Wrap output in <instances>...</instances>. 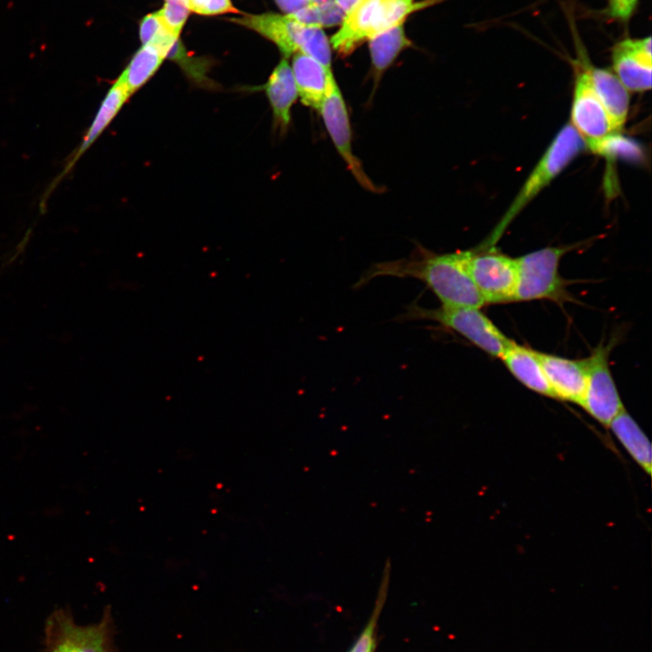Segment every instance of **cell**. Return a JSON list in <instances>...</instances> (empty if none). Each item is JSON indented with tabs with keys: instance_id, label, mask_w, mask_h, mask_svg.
<instances>
[{
	"instance_id": "obj_1",
	"label": "cell",
	"mask_w": 652,
	"mask_h": 652,
	"mask_svg": "<svg viewBox=\"0 0 652 652\" xmlns=\"http://www.w3.org/2000/svg\"><path fill=\"white\" fill-rule=\"evenodd\" d=\"M469 254L470 250L421 253L409 259L376 264L358 283L384 275L413 277L425 283L443 306L481 308L485 302L468 271Z\"/></svg>"
},
{
	"instance_id": "obj_2",
	"label": "cell",
	"mask_w": 652,
	"mask_h": 652,
	"mask_svg": "<svg viewBox=\"0 0 652 652\" xmlns=\"http://www.w3.org/2000/svg\"><path fill=\"white\" fill-rule=\"evenodd\" d=\"M442 0H363L345 15L340 28L331 39L334 51L341 56L350 54L363 42L405 22L407 17Z\"/></svg>"
},
{
	"instance_id": "obj_3",
	"label": "cell",
	"mask_w": 652,
	"mask_h": 652,
	"mask_svg": "<svg viewBox=\"0 0 652 652\" xmlns=\"http://www.w3.org/2000/svg\"><path fill=\"white\" fill-rule=\"evenodd\" d=\"M577 131L568 123L557 133L517 193L484 247H492L523 208L585 149Z\"/></svg>"
},
{
	"instance_id": "obj_4",
	"label": "cell",
	"mask_w": 652,
	"mask_h": 652,
	"mask_svg": "<svg viewBox=\"0 0 652 652\" xmlns=\"http://www.w3.org/2000/svg\"><path fill=\"white\" fill-rule=\"evenodd\" d=\"M110 608L98 622L78 624L67 609H57L44 624L43 652H117Z\"/></svg>"
},
{
	"instance_id": "obj_5",
	"label": "cell",
	"mask_w": 652,
	"mask_h": 652,
	"mask_svg": "<svg viewBox=\"0 0 652 652\" xmlns=\"http://www.w3.org/2000/svg\"><path fill=\"white\" fill-rule=\"evenodd\" d=\"M590 63L579 45L578 57L574 62V87L569 123L582 139L585 147L598 152L602 143L617 132L593 88Z\"/></svg>"
},
{
	"instance_id": "obj_6",
	"label": "cell",
	"mask_w": 652,
	"mask_h": 652,
	"mask_svg": "<svg viewBox=\"0 0 652 652\" xmlns=\"http://www.w3.org/2000/svg\"><path fill=\"white\" fill-rule=\"evenodd\" d=\"M405 318L434 321L463 336L475 346L494 358H501L512 343L494 322L473 307L440 306L435 309L411 306Z\"/></svg>"
},
{
	"instance_id": "obj_7",
	"label": "cell",
	"mask_w": 652,
	"mask_h": 652,
	"mask_svg": "<svg viewBox=\"0 0 652 652\" xmlns=\"http://www.w3.org/2000/svg\"><path fill=\"white\" fill-rule=\"evenodd\" d=\"M570 246H548L516 259L517 285L514 302L549 299L564 300L565 283L559 273L562 256Z\"/></svg>"
},
{
	"instance_id": "obj_8",
	"label": "cell",
	"mask_w": 652,
	"mask_h": 652,
	"mask_svg": "<svg viewBox=\"0 0 652 652\" xmlns=\"http://www.w3.org/2000/svg\"><path fill=\"white\" fill-rule=\"evenodd\" d=\"M470 275L485 304L514 302L517 285L516 259L492 247L470 250Z\"/></svg>"
},
{
	"instance_id": "obj_9",
	"label": "cell",
	"mask_w": 652,
	"mask_h": 652,
	"mask_svg": "<svg viewBox=\"0 0 652 652\" xmlns=\"http://www.w3.org/2000/svg\"><path fill=\"white\" fill-rule=\"evenodd\" d=\"M609 345L600 344L586 359L587 382L580 404L587 413L604 426H609L624 409L609 369Z\"/></svg>"
},
{
	"instance_id": "obj_10",
	"label": "cell",
	"mask_w": 652,
	"mask_h": 652,
	"mask_svg": "<svg viewBox=\"0 0 652 652\" xmlns=\"http://www.w3.org/2000/svg\"><path fill=\"white\" fill-rule=\"evenodd\" d=\"M319 111L336 149L356 180L364 188L379 192V188L368 177L360 161L353 154L348 109L337 82L331 87Z\"/></svg>"
},
{
	"instance_id": "obj_11",
	"label": "cell",
	"mask_w": 652,
	"mask_h": 652,
	"mask_svg": "<svg viewBox=\"0 0 652 652\" xmlns=\"http://www.w3.org/2000/svg\"><path fill=\"white\" fill-rule=\"evenodd\" d=\"M125 83L118 77L104 95L81 142L68 158L62 171L51 182L40 201V210H45L47 200L61 181L72 170L82 155L108 128L130 97Z\"/></svg>"
},
{
	"instance_id": "obj_12",
	"label": "cell",
	"mask_w": 652,
	"mask_h": 652,
	"mask_svg": "<svg viewBox=\"0 0 652 652\" xmlns=\"http://www.w3.org/2000/svg\"><path fill=\"white\" fill-rule=\"evenodd\" d=\"M612 72L630 92L651 88V37L626 38L617 43L611 53Z\"/></svg>"
},
{
	"instance_id": "obj_13",
	"label": "cell",
	"mask_w": 652,
	"mask_h": 652,
	"mask_svg": "<svg viewBox=\"0 0 652 652\" xmlns=\"http://www.w3.org/2000/svg\"><path fill=\"white\" fill-rule=\"evenodd\" d=\"M232 21L272 41L285 58L297 53H303L316 29L299 24L289 14L273 13L244 15Z\"/></svg>"
},
{
	"instance_id": "obj_14",
	"label": "cell",
	"mask_w": 652,
	"mask_h": 652,
	"mask_svg": "<svg viewBox=\"0 0 652 652\" xmlns=\"http://www.w3.org/2000/svg\"><path fill=\"white\" fill-rule=\"evenodd\" d=\"M553 398L580 406L587 382L585 360H570L538 351Z\"/></svg>"
},
{
	"instance_id": "obj_15",
	"label": "cell",
	"mask_w": 652,
	"mask_h": 652,
	"mask_svg": "<svg viewBox=\"0 0 652 652\" xmlns=\"http://www.w3.org/2000/svg\"><path fill=\"white\" fill-rule=\"evenodd\" d=\"M291 68L298 97L304 105L319 110L336 82L332 71L302 53L293 54Z\"/></svg>"
},
{
	"instance_id": "obj_16",
	"label": "cell",
	"mask_w": 652,
	"mask_h": 652,
	"mask_svg": "<svg viewBox=\"0 0 652 652\" xmlns=\"http://www.w3.org/2000/svg\"><path fill=\"white\" fill-rule=\"evenodd\" d=\"M273 112V126L284 133L291 123L292 108L298 98L291 65L283 57L262 86Z\"/></svg>"
},
{
	"instance_id": "obj_17",
	"label": "cell",
	"mask_w": 652,
	"mask_h": 652,
	"mask_svg": "<svg viewBox=\"0 0 652 652\" xmlns=\"http://www.w3.org/2000/svg\"><path fill=\"white\" fill-rule=\"evenodd\" d=\"M589 70L593 88L609 115L614 130L618 132L628 119L629 91L611 70L599 68L591 63Z\"/></svg>"
},
{
	"instance_id": "obj_18",
	"label": "cell",
	"mask_w": 652,
	"mask_h": 652,
	"mask_svg": "<svg viewBox=\"0 0 652 652\" xmlns=\"http://www.w3.org/2000/svg\"><path fill=\"white\" fill-rule=\"evenodd\" d=\"M500 359L523 386L538 394L553 398L538 351L512 341Z\"/></svg>"
},
{
	"instance_id": "obj_19",
	"label": "cell",
	"mask_w": 652,
	"mask_h": 652,
	"mask_svg": "<svg viewBox=\"0 0 652 652\" xmlns=\"http://www.w3.org/2000/svg\"><path fill=\"white\" fill-rule=\"evenodd\" d=\"M404 24L401 22L369 40L375 88L400 53L412 44L406 35Z\"/></svg>"
},
{
	"instance_id": "obj_20",
	"label": "cell",
	"mask_w": 652,
	"mask_h": 652,
	"mask_svg": "<svg viewBox=\"0 0 652 652\" xmlns=\"http://www.w3.org/2000/svg\"><path fill=\"white\" fill-rule=\"evenodd\" d=\"M609 427L630 456L649 475L651 445L633 417L624 408Z\"/></svg>"
},
{
	"instance_id": "obj_21",
	"label": "cell",
	"mask_w": 652,
	"mask_h": 652,
	"mask_svg": "<svg viewBox=\"0 0 652 652\" xmlns=\"http://www.w3.org/2000/svg\"><path fill=\"white\" fill-rule=\"evenodd\" d=\"M165 56L151 45H142L132 56L120 78L130 95L144 86L160 67Z\"/></svg>"
},
{
	"instance_id": "obj_22",
	"label": "cell",
	"mask_w": 652,
	"mask_h": 652,
	"mask_svg": "<svg viewBox=\"0 0 652 652\" xmlns=\"http://www.w3.org/2000/svg\"><path fill=\"white\" fill-rule=\"evenodd\" d=\"M288 14L299 24L320 28L341 24L346 15L334 1L320 4L311 3Z\"/></svg>"
},
{
	"instance_id": "obj_23",
	"label": "cell",
	"mask_w": 652,
	"mask_h": 652,
	"mask_svg": "<svg viewBox=\"0 0 652 652\" xmlns=\"http://www.w3.org/2000/svg\"><path fill=\"white\" fill-rule=\"evenodd\" d=\"M139 37L142 45L155 47L165 58L178 40L166 29L158 12L149 14L141 20Z\"/></svg>"
},
{
	"instance_id": "obj_24",
	"label": "cell",
	"mask_w": 652,
	"mask_h": 652,
	"mask_svg": "<svg viewBox=\"0 0 652 652\" xmlns=\"http://www.w3.org/2000/svg\"><path fill=\"white\" fill-rule=\"evenodd\" d=\"M388 578L382 581L372 613L349 652H374L377 646V627L385 604Z\"/></svg>"
},
{
	"instance_id": "obj_25",
	"label": "cell",
	"mask_w": 652,
	"mask_h": 652,
	"mask_svg": "<svg viewBox=\"0 0 652 652\" xmlns=\"http://www.w3.org/2000/svg\"><path fill=\"white\" fill-rule=\"evenodd\" d=\"M158 13L166 29L178 38L188 17L187 0H166L163 8Z\"/></svg>"
},
{
	"instance_id": "obj_26",
	"label": "cell",
	"mask_w": 652,
	"mask_h": 652,
	"mask_svg": "<svg viewBox=\"0 0 652 652\" xmlns=\"http://www.w3.org/2000/svg\"><path fill=\"white\" fill-rule=\"evenodd\" d=\"M189 10L203 15L237 13L231 0H187Z\"/></svg>"
},
{
	"instance_id": "obj_27",
	"label": "cell",
	"mask_w": 652,
	"mask_h": 652,
	"mask_svg": "<svg viewBox=\"0 0 652 652\" xmlns=\"http://www.w3.org/2000/svg\"><path fill=\"white\" fill-rule=\"evenodd\" d=\"M639 0H608L606 13L615 21L627 24L634 14Z\"/></svg>"
},
{
	"instance_id": "obj_28",
	"label": "cell",
	"mask_w": 652,
	"mask_h": 652,
	"mask_svg": "<svg viewBox=\"0 0 652 652\" xmlns=\"http://www.w3.org/2000/svg\"><path fill=\"white\" fill-rule=\"evenodd\" d=\"M275 2L287 14H292L311 4L307 0H275Z\"/></svg>"
},
{
	"instance_id": "obj_29",
	"label": "cell",
	"mask_w": 652,
	"mask_h": 652,
	"mask_svg": "<svg viewBox=\"0 0 652 652\" xmlns=\"http://www.w3.org/2000/svg\"><path fill=\"white\" fill-rule=\"evenodd\" d=\"M333 1L344 12L345 14H348L357 5H359L363 0H333Z\"/></svg>"
},
{
	"instance_id": "obj_30",
	"label": "cell",
	"mask_w": 652,
	"mask_h": 652,
	"mask_svg": "<svg viewBox=\"0 0 652 652\" xmlns=\"http://www.w3.org/2000/svg\"><path fill=\"white\" fill-rule=\"evenodd\" d=\"M331 1H333V0H314L313 3H318V4H320V3L331 2Z\"/></svg>"
},
{
	"instance_id": "obj_31",
	"label": "cell",
	"mask_w": 652,
	"mask_h": 652,
	"mask_svg": "<svg viewBox=\"0 0 652 652\" xmlns=\"http://www.w3.org/2000/svg\"><path fill=\"white\" fill-rule=\"evenodd\" d=\"M307 1H309L310 3H313V2H314V0H307Z\"/></svg>"
}]
</instances>
